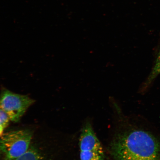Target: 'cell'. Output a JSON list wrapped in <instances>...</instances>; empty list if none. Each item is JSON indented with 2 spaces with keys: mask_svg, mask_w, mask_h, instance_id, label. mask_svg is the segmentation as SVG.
I'll return each instance as SVG.
<instances>
[{
  "mask_svg": "<svg viewBox=\"0 0 160 160\" xmlns=\"http://www.w3.org/2000/svg\"><path fill=\"white\" fill-rule=\"evenodd\" d=\"M111 152L115 160H160V145L149 132L133 129L116 135Z\"/></svg>",
  "mask_w": 160,
  "mask_h": 160,
  "instance_id": "cell-1",
  "label": "cell"
},
{
  "mask_svg": "<svg viewBox=\"0 0 160 160\" xmlns=\"http://www.w3.org/2000/svg\"><path fill=\"white\" fill-rule=\"evenodd\" d=\"M80 160H103L104 152L99 140L89 123L83 128L79 139Z\"/></svg>",
  "mask_w": 160,
  "mask_h": 160,
  "instance_id": "cell-4",
  "label": "cell"
},
{
  "mask_svg": "<svg viewBox=\"0 0 160 160\" xmlns=\"http://www.w3.org/2000/svg\"><path fill=\"white\" fill-rule=\"evenodd\" d=\"M11 121L8 115L3 110L0 108V137L3 135L4 131Z\"/></svg>",
  "mask_w": 160,
  "mask_h": 160,
  "instance_id": "cell-7",
  "label": "cell"
},
{
  "mask_svg": "<svg viewBox=\"0 0 160 160\" xmlns=\"http://www.w3.org/2000/svg\"><path fill=\"white\" fill-rule=\"evenodd\" d=\"M160 74V47L151 72L142 85L141 90L144 91L150 87L158 76Z\"/></svg>",
  "mask_w": 160,
  "mask_h": 160,
  "instance_id": "cell-5",
  "label": "cell"
},
{
  "mask_svg": "<svg viewBox=\"0 0 160 160\" xmlns=\"http://www.w3.org/2000/svg\"><path fill=\"white\" fill-rule=\"evenodd\" d=\"M32 134L27 130L12 131L2 136L0 149L6 159H12L22 155L29 149Z\"/></svg>",
  "mask_w": 160,
  "mask_h": 160,
  "instance_id": "cell-2",
  "label": "cell"
},
{
  "mask_svg": "<svg viewBox=\"0 0 160 160\" xmlns=\"http://www.w3.org/2000/svg\"><path fill=\"white\" fill-rule=\"evenodd\" d=\"M35 101L26 95L19 94L3 87L0 94V108L8 115L11 121L19 122Z\"/></svg>",
  "mask_w": 160,
  "mask_h": 160,
  "instance_id": "cell-3",
  "label": "cell"
},
{
  "mask_svg": "<svg viewBox=\"0 0 160 160\" xmlns=\"http://www.w3.org/2000/svg\"><path fill=\"white\" fill-rule=\"evenodd\" d=\"M5 160H44L37 149L33 147L29 148L27 152L19 157L12 159H5Z\"/></svg>",
  "mask_w": 160,
  "mask_h": 160,
  "instance_id": "cell-6",
  "label": "cell"
}]
</instances>
